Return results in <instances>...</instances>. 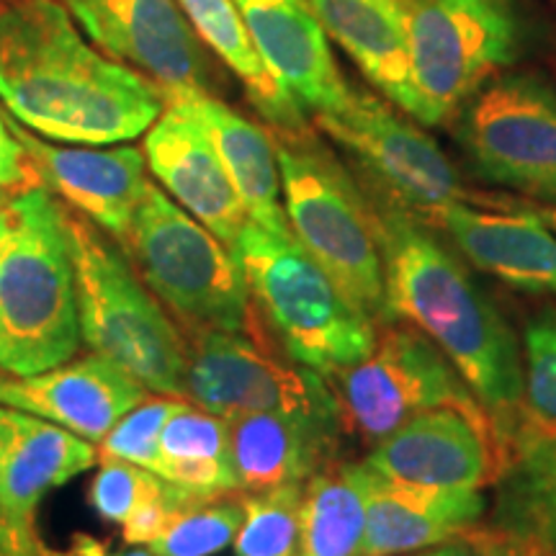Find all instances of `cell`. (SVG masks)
<instances>
[{"label": "cell", "instance_id": "obj_4", "mask_svg": "<svg viewBox=\"0 0 556 556\" xmlns=\"http://www.w3.org/2000/svg\"><path fill=\"white\" fill-rule=\"evenodd\" d=\"M250 299L287 356L323 377L364 361L377 345V323L348 299L294 235L245 222L232 245Z\"/></svg>", "mask_w": 556, "mask_h": 556}, {"label": "cell", "instance_id": "obj_14", "mask_svg": "<svg viewBox=\"0 0 556 556\" xmlns=\"http://www.w3.org/2000/svg\"><path fill=\"white\" fill-rule=\"evenodd\" d=\"M379 477L428 486L482 490L500 479V451L484 409L438 407L415 415L368 454Z\"/></svg>", "mask_w": 556, "mask_h": 556}, {"label": "cell", "instance_id": "obj_11", "mask_svg": "<svg viewBox=\"0 0 556 556\" xmlns=\"http://www.w3.org/2000/svg\"><path fill=\"white\" fill-rule=\"evenodd\" d=\"M464 150L492 184L556 201V93L531 75L486 83L464 103Z\"/></svg>", "mask_w": 556, "mask_h": 556}, {"label": "cell", "instance_id": "obj_39", "mask_svg": "<svg viewBox=\"0 0 556 556\" xmlns=\"http://www.w3.org/2000/svg\"><path fill=\"white\" fill-rule=\"evenodd\" d=\"M541 217H544L548 222V227H552L554 232H556V208H546V212L541 214Z\"/></svg>", "mask_w": 556, "mask_h": 556}, {"label": "cell", "instance_id": "obj_21", "mask_svg": "<svg viewBox=\"0 0 556 556\" xmlns=\"http://www.w3.org/2000/svg\"><path fill=\"white\" fill-rule=\"evenodd\" d=\"M229 451L240 492H263L307 479L332 462L338 415L255 413L229 417Z\"/></svg>", "mask_w": 556, "mask_h": 556}, {"label": "cell", "instance_id": "obj_2", "mask_svg": "<svg viewBox=\"0 0 556 556\" xmlns=\"http://www.w3.org/2000/svg\"><path fill=\"white\" fill-rule=\"evenodd\" d=\"M371 214L384 258L389 315L394 312L426 332L456 366L490 417L503 475L507 448L526 415L523 356L510 325L405 206L381 199L371 204Z\"/></svg>", "mask_w": 556, "mask_h": 556}, {"label": "cell", "instance_id": "obj_17", "mask_svg": "<svg viewBox=\"0 0 556 556\" xmlns=\"http://www.w3.org/2000/svg\"><path fill=\"white\" fill-rule=\"evenodd\" d=\"M150 394L148 387L99 353L73 356L29 377L0 371V405L45 417L90 443H101Z\"/></svg>", "mask_w": 556, "mask_h": 556}, {"label": "cell", "instance_id": "obj_1", "mask_svg": "<svg viewBox=\"0 0 556 556\" xmlns=\"http://www.w3.org/2000/svg\"><path fill=\"white\" fill-rule=\"evenodd\" d=\"M0 103L39 137L101 148L142 137L165 96L90 47L60 0H18L0 11Z\"/></svg>", "mask_w": 556, "mask_h": 556}, {"label": "cell", "instance_id": "obj_8", "mask_svg": "<svg viewBox=\"0 0 556 556\" xmlns=\"http://www.w3.org/2000/svg\"><path fill=\"white\" fill-rule=\"evenodd\" d=\"M407 24L417 122L430 127L448 122L518 54L513 0H420Z\"/></svg>", "mask_w": 556, "mask_h": 556}, {"label": "cell", "instance_id": "obj_20", "mask_svg": "<svg viewBox=\"0 0 556 556\" xmlns=\"http://www.w3.org/2000/svg\"><path fill=\"white\" fill-rule=\"evenodd\" d=\"M426 222L441 227L479 270L516 289L556 296V232L539 214L451 204Z\"/></svg>", "mask_w": 556, "mask_h": 556}, {"label": "cell", "instance_id": "obj_41", "mask_svg": "<svg viewBox=\"0 0 556 556\" xmlns=\"http://www.w3.org/2000/svg\"><path fill=\"white\" fill-rule=\"evenodd\" d=\"M9 197H11L9 191H0V208H3V204H5V201H9Z\"/></svg>", "mask_w": 556, "mask_h": 556}, {"label": "cell", "instance_id": "obj_38", "mask_svg": "<svg viewBox=\"0 0 556 556\" xmlns=\"http://www.w3.org/2000/svg\"><path fill=\"white\" fill-rule=\"evenodd\" d=\"M513 536V533H510ZM516 539V536H513ZM516 544H518V552H520V556H556V554H552V552H546L544 546H536V544H528V541H520V539H516Z\"/></svg>", "mask_w": 556, "mask_h": 556}, {"label": "cell", "instance_id": "obj_35", "mask_svg": "<svg viewBox=\"0 0 556 556\" xmlns=\"http://www.w3.org/2000/svg\"><path fill=\"white\" fill-rule=\"evenodd\" d=\"M420 556H520L518 544L513 536H500V533H482L469 528L458 533L456 539L426 548Z\"/></svg>", "mask_w": 556, "mask_h": 556}, {"label": "cell", "instance_id": "obj_29", "mask_svg": "<svg viewBox=\"0 0 556 556\" xmlns=\"http://www.w3.org/2000/svg\"><path fill=\"white\" fill-rule=\"evenodd\" d=\"M240 495L242 523L232 541L235 556H299L304 482Z\"/></svg>", "mask_w": 556, "mask_h": 556}, {"label": "cell", "instance_id": "obj_16", "mask_svg": "<svg viewBox=\"0 0 556 556\" xmlns=\"http://www.w3.org/2000/svg\"><path fill=\"white\" fill-rule=\"evenodd\" d=\"M9 127L37 165L41 184L70 208L101 227L116 242L129 235L131 222L150 180L144 176V152L137 148H62L31 135L24 124L5 116Z\"/></svg>", "mask_w": 556, "mask_h": 556}, {"label": "cell", "instance_id": "obj_33", "mask_svg": "<svg viewBox=\"0 0 556 556\" xmlns=\"http://www.w3.org/2000/svg\"><path fill=\"white\" fill-rule=\"evenodd\" d=\"M526 417L556 430V319L533 323L523 345Z\"/></svg>", "mask_w": 556, "mask_h": 556}, {"label": "cell", "instance_id": "obj_13", "mask_svg": "<svg viewBox=\"0 0 556 556\" xmlns=\"http://www.w3.org/2000/svg\"><path fill=\"white\" fill-rule=\"evenodd\" d=\"M111 58L127 62L163 96L206 90V62L178 0H60Z\"/></svg>", "mask_w": 556, "mask_h": 556}, {"label": "cell", "instance_id": "obj_7", "mask_svg": "<svg viewBox=\"0 0 556 556\" xmlns=\"http://www.w3.org/2000/svg\"><path fill=\"white\" fill-rule=\"evenodd\" d=\"M119 245L186 338L212 330L261 338L232 250L152 180Z\"/></svg>", "mask_w": 556, "mask_h": 556}, {"label": "cell", "instance_id": "obj_5", "mask_svg": "<svg viewBox=\"0 0 556 556\" xmlns=\"http://www.w3.org/2000/svg\"><path fill=\"white\" fill-rule=\"evenodd\" d=\"M83 345L114 361L152 394L184 400L186 336L119 242L65 206Z\"/></svg>", "mask_w": 556, "mask_h": 556}, {"label": "cell", "instance_id": "obj_18", "mask_svg": "<svg viewBox=\"0 0 556 556\" xmlns=\"http://www.w3.org/2000/svg\"><path fill=\"white\" fill-rule=\"evenodd\" d=\"M245 21L255 50L299 109L332 114L351 99L353 88L332 60L328 34L309 0H232Z\"/></svg>", "mask_w": 556, "mask_h": 556}, {"label": "cell", "instance_id": "obj_30", "mask_svg": "<svg viewBox=\"0 0 556 556\" xmlns=\"http://www.w3.org/2000/svg\"><path fill=\"white\" fill-rule=\"evenodd\" d=\"M242 523V495H201L168 520L163 533L148 544L155 556H217L232 546Z\"/></svg>", "mask_w": 556, "mask_h": 556}, {"label": "cell", "instance_id": "obj_27", "mask_svg": "<svg viewBox=\"0 0 556 556\" xmlns=\"http://www.w3.org/2000/svg\"><path fill=\"white\" fill-rule=\"evenodd\" d=\"M157 475L193 495L240 492L225 417L180 402L160 435Z\"/></svg>", "mask_w": 556, "mask_h": 556}, {"label": "cell", "instance_id": "obj_9", "mask_svg": "<svg viewBox=\"0 0 556 556\" xmlns=\"http://www.w3.org/2000/svg\"><path fill=\"white\" fill-rule=\"evenodd\" d=\"M330 379L348 426L374 443L428 409H484L441 348L413 325L387 330L364 361Z\"/></svg>", "mask_w": 556, "mask_h": 556}, {"label": "cell", "instance_id": "obj_37", "mask_svg": "<svg viewBox=\"0 0 556 556\" xmlns=\"http://www.w3.org/2000/svg\"><path fill=\"white\" fill-rule=\"evenodd\" d=\"M41 554L45 556H155V554H150L148 548H135V552H109L101 541H96L90 536L75 539L73 544H70V548H62V552H58V548L41 546Z\"/></svg>", "mask_w": 556, "mask_h": 556}, {"label": "cell", "instance_id": "obj_15", "mask_svg": "<svg viewBox=\"0 0 556 556\" xmlns=\"http://www.w3.org/2000/svg\"><path fill=\"white\" fill-rule=\"evenodd\" d=\"M142 152L165 193L227 248L232 245L245 227L248 212L212 137L189 103L165 101L163 114L144 131Z\"/></svg>", "mask_w": 556, "mask_h": 556}, {"label": "cell", "instance_id": "obj_36", "mask_svg": "<svg viewBox=\"0 0 556 556\" xmlns=\"http://www.w3.org/2000/svg\"><path fill=\"white\" fill-rule=\"evenodd\" d=\"M39 533L18 531L0 516V556H45L41 554Z\"/></svg>", "mask_w": 556, "mask_h": 556}, {"label": "cell", "instance_id": "obj_23", "mask_svg": "<svg viewBox=\"0 0 556 556\" xmlns=\"http://www.w3.org/2000/svg\"><path fill=\"white\" fill-rule=\"evenodd\" d=\"M330 34L389 101L417 119L409 54V11L397 0H309Z\"/></svg>", "mask_w": 556, "mask_h": 556}, {"label": "cell", "instance_id": "obj_34", "mask_svg": "<svg viewBox=\"0 0 556 556\" xmlns=\"http://www.w3.org/2000/svg\"><path fill=\"white\" fill-rule=\"evenodd\" d=\"M39 186L45 184H41L37 165L13 135L5 116H0V191L21 193L39 189Z\"/></svg>", "mask_w": 556, "mask_h": 556}, {"label": "cell", "instance_id": "obj_31", "mask_svg": "<svg viewBox=\"0 0 556 556\" xmlns=\"http://www.w3.org/2000/svg\"><path fill=\"white\" fill-rule=\"evenodd\" d=\"M99 464L101 467L88 486V503L101 520L119 528L139 507L152 503L170 486L168 479L137 464L119 462V458H103Z\"/></svg>", "mask_w": 556, "mask_h": 556}, {"label": "cell", "instance_id": "obj_25", "mask_svg": "<svg viewBox=\"0 0 556 556\" xmlns=\"http://www.w3.org/2000/svg\"><path fill=\"white\" fill-rule=\"evenodd\" d=\"M379 475L366 462H330L304 482L299 556H361Z\"/></svg>", "mask_w": 556, "mask_h": 556}, {"label": "cell", "instance_id": "obj_19", "mask_svg": "<svg viewBox=\"0 0 556 556\" xmlns=\"http://www.w3.org/2000/svg\"><path fill=\"white\" fill-rule=\"evenodd\" d=\"M99 464V446L24 409L0 405V516L37 533L47 492Z\"/></svg>", "mask_w": 556, "mask_h": 556}, {"label": "cell", "instance_id": "obj_6", "mask_svg": "<svg viewBox=\"0 0 556 556\" xmlns=\"http://www.w3.org/2000/svg\"><path fill=\"white\" fill-rule=\"evenodd\" d=\"M289 229L356 307L387 323L384 258L371 204L307 129H274Z\"/></svg>", "mask_w": 556, "mask_h": 556}, {"label": "cell", "instance_id": "obj_10", "mask_svg": "<svg viewBox=\"0 0 556 556\" xmlns=\"http://www.w3.org/2000/svg\"><path fill=\"white\" fill-rule=\"evenodd\" d=\"M184 400L225 420L255 413L343 417L323 374L274 356L250 332L212 330L186 338Z\"/></svg>", "mask_w": 556, "mask_h": 556}, {"label": "cell", "instance_id": "obj_40", "mask_svg": "<svg viewBox=\"0 0 556 556\" xmlns=\"http://www.w3.org/2000/svg\"><path fill=\"white\" fill-rule=\"evenodd\" d=\"M397 3H400V5H405V9H407V11H413V9H415V5H417V3H420V0H397Z\"/></svg>", "mask_w": 556, "mask_h": 556}, {"label": "cell", "instance_id": "obj_22", "mask_svg": "<svg viewBox=\"0 0 556 556\" xmlns=\"http://www.w3.org/2000/svg\"><path fill=\"white\" fill-rule=\"evenodd\" d=\"M484 510L482 490L409 484L379 477L368 505L361 556L426 552L475 528Z\"/></svg>", "mask_w": 556, "mask_h": 556}, {"label": "cell", "instance_id": "obj_28", "mask_svg": "<svg viewBox=\"0 0 556 556\" xmlns=\"http://www.w3.org/2000/svg\"><path fill=\"white\" fill-rule=\"evenodd\" d=\"M500 479L507 484L513 536L556 554V430L523 415Z\"/></svg>", "mask_w": 556, "mask_h": 556}, {"label": "cell", "instance_id": "obj_12", "mask_svg": "<svg viewBox=\"0 0 556 556\" xmlns=\"http://www.w3.org/2000/svg\"><path fill=\"white\" fill-rule=\"evenodd\" d=\"M317 127L351 152L397 204L428 219L438 208L471 204L443 150L377 96L353 90L340 111L315 116Z\"/></svg>", "mask_w": 556, "mask_h": 556}, {"label": "cell", "instance_id": "obj_26", "mask_svg": "<svg viewBox=\"0 0 556 556\" xmlns=\"http://www.w3.org/2000/svg\"><path fill=\"white\" fill-rule=\"evenodd\" d=\"M178 5L208 50L238 75L253 106L261 111L263 119L270 122V127L287 131L307 129L304 111L270 75L232 0H178Z\"/></svg>", "mask_w": 556, "mask_h": 556}, {"label": "cell", "instance_id": "obj_3", "mask_svg": "<svg viewBox=\"0 0 556 556\" xmlns=\"http://www.w3.org/2000/svg\"><path fill=\"white\" fill-rule=\"evenodd\" d=\"M83 345L65 206L47 186L0 208V371L29 377Z\"/></svg>", "mask_w": 556, "mask_h": 556}, {"label": "cell", "instance_id": "obj_32", "mask_svg": "<svg viewBox=\"0 0 556 556\" xmlns=\"http://www.w3.org/2000/svg\"><path fill=\"white\" fill-rule=\"evenodd\" d=\"M180 402L186 400L168 397V394L144 397L103 435V441L99 443V462L119 458V462L137 464V467H144L157 475L160 435H163V428L170 420V415L180 407Z\"/></svg>", "mask_w": 556, "mask_h": 556}, {"label": "cell", "instance_id": "obj_24", "mask_svg": "<svg viewBox=\"0 0 556 556\" xmlns=\"http://www.w3.org/2000/svg\"><path fill=\"white\" fill-rule=\"evenodd\" d=\"M165 101L189 103L193 114L204 124L214 148L219 152L235 191L245 206L248 219L274 235H291L281 197V173H278L276 144L270 131L248 122L227 103L214 99L208 90H186L165 96Z\"/></svg>", "mask_w": 556, "mask_h": 556}]
</instances>
